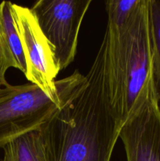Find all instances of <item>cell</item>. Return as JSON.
<instances>
[{
  "label": "cell",
  "instance_id": "1",
  "mask_svg": "<svg viewBox=\"0 0 160 161\" xmlns=\"http://www.w3.org/2000/svg\"><path fill=\"white\" fill-rule=\"evenodd\" d=\"M82 89L39 128L49 161H110L121 126L111 108L107 36Z\"/></svg>",
  "mask_w": 160,
  "mask_h": 161
},
{
  "label": "cell",
  "instance_id": "2",
  "mask_svg": "<svg viewBox=\"0 0 160 161\" xmlns=\"http://www.w3.org/2000/svg\"><path fill=\"white\" fill-rule=\"evenodd\" d=\"M105 35L110 103L122 127L153 74L149 0H140L124 25H108Z\"/></svg>",
  "mask_w": 160,
  "mask_h": 161
},
{
  "label": "cell",
  "instance_id": "3",
  "mask_svg": "<svg viewBox=\"0 0 160 161\" xmlns=\"http://www.w3.org/2000/svg\"><path fill=\"white\" fill-rule=\"evenodd\" d=\"M86 75L78 70L61 80L54 94L31 83L0 88V148L15 138L38 130L82 89Z\"/></svg>",
  "mask_w": 160,
  "mask_h": 161
},
{
  "label": "cell",
  "instance_id": "4",
  "mask_svg": "<svg viewBox=\"0 0 160 161\" xmlns=\"http://www.w3.org/2000/svg\"><path fill=\"white\" fill-rule=\"evenodd\" d=\"M91 0H39L31 10L50 43L58 70L72 63L82 21Z\"/></svg>",
  "mask_w": 160,
  "mask_h": 161
},
{
  "label": "cell",
  "instance_id": "5",
  "mask_svg": "<svg viewBox=\"0 0 160 161\" xmlns=\"http://www.w3.org/2000/svg\"><path fill=\"white\" fill-rule=\"evenodd\" d=\"M127 161H160V108L153 74L119 133Z\"/></svg>",
  "mask_w": 160,
  "mask_h": 161
},
{
  "label": "cell",
  "instance_id": "6",
  "mask_svg": "<svg viewBox=\"0 0 160 161\" xmlns=\"http://www.w3.org/2000/svg\"><path fill=\"white\" fill-rule=\"evenodd\" d=\"M13 14L27 63V80L49 94L58 91L59 70L50 43L40 29L31 9L12 5Z\"/></svg>",
  "mask_w": 160,
  "mask_h": 161
},
{
  "label": "cell",
  "instance_id": "7",
  "mask_svg": "<svg viewBox=\"0 0 160 161\" xmlns=\"http://www.w3.org/2000/svg\"><path fill=\"white\" fill-rule=\"evenodd\" d=\"M13 3H0V51L8 69L15 68L27 74V63L13 14Z\"/></svg>",
  "mask_w": 160,
  "mask_h": 161
},
{
  "label": "cell",
  "instance_id": "8",
  "mask_svg": "<svg viewBox=\"0 0 160 161\" xmlns=\"http://www.w3.org/2000/svg\"><path fill=\"white\" fill-rule=\"evenodd\" d=\"M3 149L2 161H49L39 129L15 138Z\"/></svg>",
  "mask_w": 160,
  "mask_h": 161
},
{
  "label": "cell",
  "instance_id": "9",
  "mask_svg": "<svg viewBox=\"0 0 160 161\" xmlns=\"http://www.w3.org/2000/svg\"><path fill=\"white\" fill-rule=\"evenodd\" d=\"M149 26L152 54V72L158 102H160V1L149 0Z\"/></svg>",
  "mask_w": 160,
  "mask_h": 161
},
{
  "label": "cell",
  "instance_id": "10",
  "mask_svg": "<svg viewBox=\"0 0 160 161\" xmlns=\"http://www.w3.org/2000/svg\"><path fill=\"white\" fill-rule=\"evenodd\" d=\"M140 0H109L106 2V10L108 16V25L121 26L126 23L135 9Z\"/></svg>",
  "mask_w": 160,
  "mask_h": 161
},
{
  "label": "cell",
  "instance_id": "11",
  "mask_svg": "<svg viewBox=\"0 0 160 161\" xmlns=\"http://www.w3.org/2000/svg\"><path fill=\"white\" fill-rule=\"evenodd\" d=\"M7 69V66L5 63L3 55H2L1 51H0V88L3 87V86H7L9 84L6 80V76H5Z\"/></svg>",
  "mask_w": 160,
  "mask_h": 161
}]
</instances>
